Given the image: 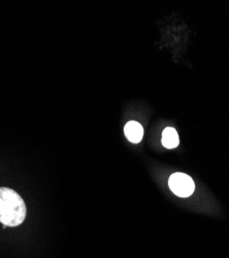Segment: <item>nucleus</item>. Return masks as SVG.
Returning a JSON list of instances; mask_svg holds the SVG:
<instances>
[{
	"label": "nucleus",
	"instance_id": "nucleus-1",
	"mask_svg": "<svg viewBox=\"0 0 229 258\" xmlns=\"http://www.w3.org/2000/svg\"><path fill=\"white\" fill-rule=\"evenodd\" d=\"M25 218L26 206L23 199L11 188H0V222L15 227L23 223Z\"/></svg>",
	"mask_w": 229,
	"mask_h": 258
},
{
	"label": "nucleus",
	"instance_id": "nucleus-2",
	"mask_svg": "<svg viewBox=\"0 0 229 258\" xmlns=\"http://www.w3.org/2000/svg\"><path fill=\"white\" fill-rule=\"evenodd\" d=\"M169 185L175 195L181 198L190 197L195 189L193 180L182 173L174 174L169 180Z\"/></svg>",
	"mask_w": 229,
	"mask_h": 258
},
{
	"label": "nucleus",
	"instance_id": "nucleus-3",
	"mask_svg": "<svg viewBox=\"0 0 229 258\" xmlns=\"http://www.w3.org/2000/svg\"><path fill=\"white\" fill-rule=\"evenodd\" d=\"M124 134L133 144H138L143 136V128L142 126L135 121H130L128 122L124 127Z\"/></svg>",
	"mask_w": 229,
	"mask_h": 258
},
{
	"label": "nucleus",
	"instance_id": "nucleus-4",
	"mask_svg": "<svg viewBox=\"0 0 229 258\" xmlns=\"http://www.w3.org/2000/svg\"><path fill=\"white\" fill-rule=\"evenodd\" d=\"M179 143L180 140L176 129L173 127L165 128L162 134V145L168 149H174L178 147Z\"/></svg>",
	"mask_w": 229,
	"mask_h": 258
}]
</instances>
